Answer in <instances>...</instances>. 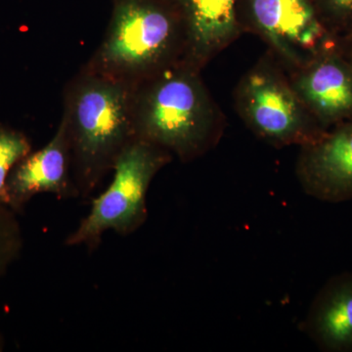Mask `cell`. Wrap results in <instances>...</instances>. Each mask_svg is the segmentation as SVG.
Instances as JSON below:
<instances>
[{
  "instance_id": "cell-1",
  "label": "cell",
  "mask_w": 352,
  "mask_h": 352,
  "mask_svg": "<svg viewBox=\"0 0 352 352\" xmlns=\"http://www.w3.org/2000/svg\"><path fill=\"white\" fill-rule=\"evenodd\" d=\"M131 108L135 138L182 163L214 150L227 126L201 71L182 61L132 87Z\"/></svg>"
},
{
  "instance_id": "cell-2",
  "label": "cell",
  "mask_w": 352,
  "mask_h": 352,
  "mask_svg": "<svg viewBox=\"0 0 352 352\" xmlns=\"http://www.w3.org/2000/svg\"><path fill=\"white\" fill-rule=\"evenodd\" d=\"M132 87L82 69L65 87L61 122L78 197L87 199L135 138Z\"/></svg>"
},
{
  "instance_id": "cell-3",
  "label": "cell",
  "mask_w": 352,
  "mask_h": 352,
  "mask_svg": "<svg viewBox=\"0 0 352 352\" xmlns=\"http://www.w3.org/2000/svg\"><path fill=\"white\" fill-rule=\"evenodd\" d=\"M184 51L175 0H113L105 36L83 69L133 87L180 63Z\"/></svg>"
},
{
  "instance_id": "cell-4",
  "label": "cell",
  "mask_w": 352,
  "mask_h": 352,
  "mask_svg": "<svg viewBox=\"0 0 352 352\" xmlns=\"http://www.w3.org/2000/svg\"><path fill=\"white\" fill-rule=\"evenodd\" d=\"M234 106L256 138L278 149L311 144L328 131L296 94L286 69L270 51L241 78Z\"/></svg>"
},
{
  "instance_id": "cell-5",
  "label": "cell",
  "mask_w": 352,
  "mask_h": 352,
  "mask_svg": "<svg viewBox=\"0 0 352 352\" xmlns=\"http://www.w3.org/2000/svg\"><path fill=\"white\" fill-rule=\"evenodd\" d=\"M173 159L166 150L134 139L118 157L112 182L92 201L89 212L65 245L94 251L107 231L120 236L135 233L148 219L147 195L153 179Z\"/></svg>"
},
{
  "instance_id": "cell-6",
  "label": "cell",
  "mask_w": 352,
  "mask_h": 352,
  "mask_svg": "<svg viewBox=\"0 0 352 352\" xmlns=\"http://www.w3.org/2000/svg\"><path fill=\"white\" fill-rule=\"evenodd\" d=\"M237 16L243 32L263 39L287 72L340 43L321 22L314 0H238Z\"/></svg>"
},
{
  "instance_id": "cell-7",
  "label": "cell",
  "mask_w": 352,
  "mask_h": 352,
  "mask_svg": "<svg viewBox=\"0 0 352 352\" xmlns=\"http://www.w3.org/2000/svg\"><path fill=\"white\" fill-rule=\"evenodd\" d=\"M296 175L311 198L330 204L352 200V118L300 148Z\"/></svg>"
},
{
  "instance_id": "cell-8",
  "label": "cell",
  "mask_w": 352,
  "mask_h": 352,
  "mask_svg": "<svg viewBox=\"0 0 352 352\" xmlns=\"http://www.w3.org/2000/svg\"><path fill=\"white\" fill-rule=\"evenodd\" d=\"M287 73L296 94L326 129L352 118V67L340 43Z\"/></svg>"
},
{
  "instance_id": "cell-9",
  "label": "cell",
  "mask_w": 352,
  "mask_h": 352,
  "mask_svg": "<svg viewBox=\"0 0 352 352\" xmlns=\"http://www.w3.org/2000/svg\"><path fill=\"white\" fill-rule=\"evenodd\" d=\"M9 206L17 210L38 194L50 193L62 200L78 197L72 166L68 134L60 122L54 136L38 151L30 153L9 175Z\"/></svg>"
},
{
  "instance_id": "cell-10",
  "label": "cell",
  "mask_w": 352,
  "mask_h": 352,
  "mask_svg": "<svg viewBox=\"0 0 352 352\" xmlns=\"http://www.w3.org/2000/svg\"><path fill=\"white\" fill-rule=\"evenodd\" d=\"M185 31L182 62L201 71L244 32L238 0H175Z\"/></svg>"
},
{
  "instance_id": "cell-11",
  "label": "cell",
  "mask_w": 352,
  "mask_h": 352,
  "mask_svg": "<svg viewBox=\"0 0 352 352\" xmlns=\"http://www.w3.org/2000/svg\"><path fill=\"white\" fill-rule=\"evenodd\" d=\"M300 330L323 352H352V271L333 275L308 308Z\"/></svg>"
},
{
  "instance_id": "cell-12",
  "label": "cell",
  "mask_w": 352,
  "mask_h": 352,
  "mask_svg": "<svg viewBox=\"0 0 352 352\" xmlns=\"http://www.w3.org/2000/svg\"><path fill=\"white\" fill-rule=\"evenodd\" d=\"M31 152V141L25 133L0 124V205L9 206V175Z\"/></svg>"
},
{
  "instance_id": "cell-13",
  "label": "cell",
  "mask_w": 352,
  "mask_h": 352,
  "mask_svg": "<svg viewBox=\"0 0 352 352\" xmlns=\"http://www.w3.org/2000/svg\"><path fill=\"white\" fill-rule=\"evenodd\" d=\"M321 22L333 36L342 38L352 28V0H314Z\"/></svg>"
},
{
  "instance_id": "cell-14",
  "label": "cell",
  "mask_w": 352,
  "mask_h": 352,
  "mask_svg": "<svg viewBox=\"0 0 352 352\" xmlns=\"http://www.w3.org/2000/svg\"><path fill=\"white\" fill-rule=\"evenodd\" d=\"M22 237L12 212L0 205V276L19 254Z\"/></svg>"
},
{
  "instance_id": "cell-15",
  "label": "cell",
  "mask_w": 352,
  "mask_h": 352,
  "mask_svg": "<svg viewBox=\"0 0 352 352\" xmlns=\"http://www.w3.org/2000/svg\"><path fill=\"white\" fill-rule=\"evenodd\" d=\"M340 45L342 54H344V56L346 57V59L352 67V41L340 39Z\"/></svg>"
},
{
  "instance_id": "cell-16",
  "label": "cell",
  "mask_w": 352,
  "mask_h": 352,
  "mask_svg": "<svg viewBox=\"0 0 352 352\" xmlns=\"http://www.w3.org/2000/svg\"><path fill=\"white\" fill-rule=\"evenodd\" d=\"M340 39H344V41H352V28L351 29V31L347 32V34H346V36H344V38Z\"/></svg>"
}]
</instances>
